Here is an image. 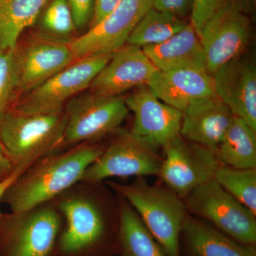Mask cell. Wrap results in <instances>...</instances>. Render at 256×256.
Returning <instances> with one entry per match:
<instances>
[{"label": "cell", "instance_id": "obj_29", "mask_svg": "<svg viewBox=\"0 0 256 256\" xmlns=\"http://www.w3.org/2000/svg\"><path fill=\"white\" fill-rule=\"evenodd\" d=\"M72 10L77 31L84 30L92 23L95 0H67Z\"/></svg>", "mask_w": 256, "mask_h": 256}, {"label": "cell", "instance_id": "obj_20", "mask_svg": "<svg viewBox=\"0 0 256 256\" xmlns=\"http://www.w3.org/2000/svg\"><path fill=\"white\" fill-rule=\"evenodd\" d=\"M142 48L159 70L168 72L180 69L206 70L201 40L190 23L166 41Z\"/></svg>", "mask_w": 256, "mask_h": 256}, {"label": "cell", "instance_id": "obj_24", "mask_svg": "<svg viewBox=\"0 0 256 256\" xmlns=\"http://www.w3.org/2000/svg\"><path fill=\"white\" fill-rule=\"evenodd\" d=\"M188 24L183 18L151 8L133 30L126 44L140 48L159 44L174 36Z\"/></svg>", "mask_w": 256, "mask_h": 256}, {"label": "cell", "instance_id": "obj_5", "mask_svg": "<svg viewBox=\"0 0 256 256\" xmlns=\"http://www.w3.org/2000/svg\"><path fill=\"white\" fill-rule=\"evenodd\" d=\"M63 224L50 201L0 217V256H52Z\"/></svg>", "mask_w": 256, "mask_h": 256}, {"label": "cell", "instance_id": "obj_30", "mask_svg": "<svg viewBox=\"0 0 256 256\" xmlns=\"http://www.w3.org/2000/svg\"><path fill=\"white\" fill-rule=\"evenodd\" d=\"M194 0H152V8L181 18L191 14Z\"/></svg>", "mask_w": 256, "mask_h": 256}, {"label": "cell", "instance_id": "obj_8", "mask_svg": "<svg viewBox=\"0 0 256 256\" xmlns=\"http://www.w3.org/2000/svg\"><path fill=\"white\" fill-rule=\"evenodd\" d=\"M183 200L190 214L201 217L240 244L256 246V215L215 178L194 188Z\"/></svg>", "mask_w": 256, "mask_h": 256}, {"label": "cell", "instance_id": "obj_6", "mask_svg": "<svg viewBox=\"0 0 256 256\" xmlns=\"http://www.w3.org/2000/svg\"><path fill=\"white\" fill-rule=\"evenodd\" d=\"M129 111L122 96L78 94L64 108V144L102 140L121 128Z\"/></svg>", "mask_w": 256, "mask_h": 256}, {"label": "cell", "instance_id": "obj_31", "mask_svg": "<svg viewBox=\"0 0 256 256\" xmlns=\"http://www.w3.org/2000/svg\"><path fill=\"white\" fill-rule=\"evenodd\" d=\"M120 0H95L94 16L90 28L98 24L116 8Z\"/></svg>", "mask_w": 256, "mask_h": 256}, {"label": "cell", "instance_id": "obj_7", "mask_svg": "<svg viewBox=\"0 0 256 256\" xmlns=\"http://www.w3.org/2000/svg\"><path fill=\"white\" fill-rule=\"evenodd\" d=\"M114 53L94 54L75 60L40 86L25 94L12 107L28 112H63L70 99L89 88Z\"/></svg>", "mask_w": 256, "mask_h": 256}, {"label": "cell", "instance_id": "obj_14", "mask_svg": "<svg viewBox=\"0 0 256 256\" xmlns=\"http://www.w3.org/2000/svg\"><path fill=\"white\" fill-rule=\"evenodd\" d=\"M124 101L134 114L131 133L148 146L164 149L180 136L182 112L160 100L148 86L136 88Z\"/></svg>", "mask_w": 256, "mask_h": 256}, {"label": "cell", "instance_id": "obj_21", "mask_svg": "<svg viewBox=\"0 0 256 256\" xmlns=\"http://www.w3.org/2000/svg\"><path fill=\"white\" fill-rule=\"evenodd\" d=\"M118 195L120 256H166L136 210L124 197Z\"/></svg>", "mask_w": 256, "mask_h": 256}, {"label": "cell", "instance_id": "obj_2", "mask_svg": "<svg viewBox=\"0 0 256 256\" xmlns=\"http://www.w3.org/2000/svg\"><path fill=\"white\" fill-rule=\"evenodd\" d=\"M106 146L102 140L82 142L63 152L42 158L10 185L2 203L16 213L53 201L82 181L86 170L100 156Z\"/></svg>", "mask_w": 256, "mask_h": 256}, {"label": "cell", "instance_id": "obj_10", "mask_svg": "<svg viewBox=\"0 0 256 256\" xmlns=\"http://www.w3.org/2000/svg\"><path fill=\"white\" fill-rule=\"evenodd\" d=\"M163 150L164 158L158 176L162 184L182 200L194 188L214 178L222 165L214 151L181 136Z\"/></svg>", "mask_w": 256, "mask_h": 256}, {"label": "cell", "instance_id": "obj_1", "mask_svg": "<svg viewBox=\"0 0 256 256\" xmlns=\"http://www.w3.org/2000/svg\"><path fill=\"white\" fill-rule=\"evenodd\" d=\"M53 202L63 224L52 256H120L118 195L106 184L79 182Z\"/></svg>", "mask_w": 256, "mask_h": 256}, {"label": "cell", "instance_id": "obj_33", "mask_svg": "<svg viewBox=\"0 0 256 256\" xmlns=\"http://www.w3.org/2000/svg\"><path fill=\"white\" fill-rule=\"evenodd\" d=\"M237 8L244 14H254L256 10V0H232Z\"/></svg>", "mask_w": 256, "mask_h": 256}, {"label": "cell", "instance_id": "obj_34", "mask_svg": "<svg viewBox=\"0 0 256 256\" xmlns=\"http://www.w3.org/2000/svg\"><path fill=\"white\" fill-rule=\"evenodd\" d=\"M23 172L22 170L18 169L16 170L14 174L12 175L10 178H8V180H5L4 182L0 184V204L2 203V200L3 195H4L6 188H9L10 185L13 182H14V180ZM3 214L4 213H2V212H1V210H0V217L3 215Z\"/></svg>", "mask_w": 256, "mask_h": 256}, {"label": "cell", "instance_id": "obj_23", "mask_svg": "<svg viewBox=\"0 0 256 256\" xmlns=\"http://www.w3.org/2000/svg\"><path fill=\"white\" fill-rule=\"evenodd\" d=\"M220 164L236 169H256V131L234 116L215 152Z\"/></svg>", "mask_w": 256, "mask_h": 256}, {"label": "cell", "instance_id": "obj_16", "mask_svg": "<svg viewBox=\"0 0 256 256\" xmlns=\"http://www.w3.org/2000/svg\"><path fill=\"white\" fill-rule=\"evenodd\" d=\"M158 69L140 47L126 44L116 50L108 63L92 80L89 92L119 96L131 89L148 86Z\"/></svg>", "mask_w": 256, "mask_h": 256}, {"label": "cell", "instance_id": "obj_13", "mask_svg": "<svg viewBox=\"0 0 256 256\" xmlns=\"http://www.w3.org/2000/svg\"><path fill=\"white\" fill-rule=\"evenodd\" d=\"M152 4V0H120L98 24L72 42L76 60L94 54L114 53L124 46Z\"/></svg>", "mask_w": 256, "mask_h": 256}, {"label": "cell", "instance_id": "obj_3", "mask_svg": "<svg viewBox=\"0 0 256 256\" xmlns=\"http://www.w3.org/2000/svg\"><path fill=\"white\" fill-rule=\"evenodd\" d=\"M106 184L136 210L166 256H182L180 234L188 214L182 198L162 183L150 184L144 176L127 184Z\"/></svg>", "mask_w": 256, "mask_h": 256}, {"label": "cell", "instance_id": "obj_12", "mask_svg": "<svg viewBox=\"0 0 256 256\" xmlns=\"http://www.w3.org/2000/svg\"><path fill=\"white\" fill-rule=\"evenodd\" d=\"M198 36L207 72L213 76L220 67L244 54L252 36L250 20L228 0L207 22Z\"/></svg>", "mask_w": 256, "mask_h": 256}, {"label": "cell", "instance_id": "obj_9", "mask_svg": "<svg viewBox=\"0 0 256 256\" xmlns=\"http://www.w3.org/2000/svg\"><path fill=\"white\" fill-rule=\"evenodd\" d=\"M109 137L110 142L86 170L82 181L98 182L110 178L158 176L164 159L158 153L159 150L122 128Z\"/></svg>", "mask_w": 256, "mask_h": 256}, {"label": "cell", "instance_id": "obj_15", "mask_svg": "<svg viewBox=\"0 0 256 256\" xmlns=\"http://www.w3.org/2000/svg\"><path fill=\"white\" fill-rule=\"evenodd\" d=\"M216 94L236 117L256 131V64L244 54L220 67L213 76Z\"/></svg>", "mask_w": 256, "mask_h": 256}, {"label": "cell", "instance_id": "obj_19", "mask_svg": "<svg viewBox=\"0 0 256 256\" xmlns=\"http://www.w3.org/2000/svg\"><path fill=\"white\" fill-rule=\"evenodd\" d=\"M180 242L182 256H256V246L240 244L190 214L184 220Z\"/></svg>", "mask_w": 256, "mask_h": 256}, {"label": "cell", "instance_id": "obj_18", "mask_svg": "<svg viewBox=\"0 0 256 256\" xmlns=\"http://www.w3.org/2000/svg\"><path fill=\"white\" fill-rule=\"evenodd\" d=\"M148 86L160 100L182 112L194 101L216 96L214 77L196 69L158 70Z\"/></svg>", "mask_w": 256, "mask_h": 256}, {"label": "cell", "instance_id": "obj_26", "mask_svg": "<svg viewBox=\"0 0 256 256\" xmlns=\"http://www.w3.org/2000/svg\"><path fill=\"white\" fill-rule=\"evenodd\" d=\"M40 32L55 38L74 40L77 31L67 0H50L42 12Z\"/></svg>", "mask_w": 256, "mask_h": 256}, {"label": "cell", "instance_id": "obj_25", "mask_svg": "<svg viewBox=\"0 0 256 256\" xmlns=\"http://www.w3.org/2000/svg\"><path fill=\"white\" fill-rule=\"evenodd\" d=\"M214 178L226 191L256 215V169H236L222 165Z\"/></svg>", "mask_w": 256, "mask_h": 256}, {"label": "cell", "instance_id": "obj_27", "mask_svg": "<svg viewBox=\"0 0 256 256\" xmlns=\"http://www.w3.org/2000/svg\"><path fill=\"white\" fill-rule=\"evenodd\" d=\"M14 50L0 52V117L14 105L18 92Z\"/></svg>", "mask_w": 256, "mask_h": 256}, {"label": "cell", "instance_id": "obj_22", "mask_svg": "<svg viewBox=\"0 0 256 256\" xmlns=\"http://www.w3.org/2000/svg\"><path fill=\"white\" fill-rule=\"evenodd\" d=\"M50 0H0V52L14 50Z\"/></svg>", "mask_w": 256, "mask_h": 256}, {"label": "cell", "instance_id": "obj_11", "mask_svg": "<svg viewBox=\"0 0 256 256\" xmlns=\"http://www.w3.org/2000/svg\"><path fill=\"white\" fill-rule=\"evenodd\" d=\"M72 41L38 32L14 50L18 92L26 94L75 62Z\"/></svg>", "mask_w": 256, "mask_h": 256}, {"label": "cell", "instance_id": "obj_4", "mask_svg": "<svg viewBox=\"0 0 256 256\" xmlns=\"http://www.w3.org/2000/svg\"><path fill=\"white\" fill-rule=\"evenodd\" d=\"M65 112L38 114L10 108L0 117V143L15 166L25 171L64 146Z\"/></svg>", "mask_w": 256, "mask_h": 256}, {"label": "cell", "instance_id": "obj_28", "mask_svg": "<svg viewBox=\"0 0 256 256\" xmlns=\"http://www.w3.org/2000/svg\"><path fill=\"white\" fill-rule=\"evenodd\" d=\"M228 1V0H194L190 14V24L194 28L197 34L200 35L202 28L207 22Z\"/></svg>", "mask_w": 256, "mask_h": 256}, {"label": "cell", "instance_id": "obj_32", "mask_svg": "<svg viewBox=\"0 0 256 256\" xmlns=\"http://www.w3.org/2000/svg\"><path fill=\"white\" fill-rule=\"evenodd\" d=\"M18 169L20 168L15 166L11 158L0 143V184L4 182Z\"/></svg>", "mask_w": 256, "mask_h": 256}, {"label": "cell", "instance_id": "obj_17", "mask_svg": "<svg viewBox=\"0 0 256 256\" xmlns=\"http://www.w3.org/2000/svg\"><path fill=\"white\" fill-rule=\"evenodd\" d=\"M234 118L217 96L200 99L183 111L180 136L216 152Z\"/></svg>", "mask_w": 256, "mask_h": 256}]
</instances>
